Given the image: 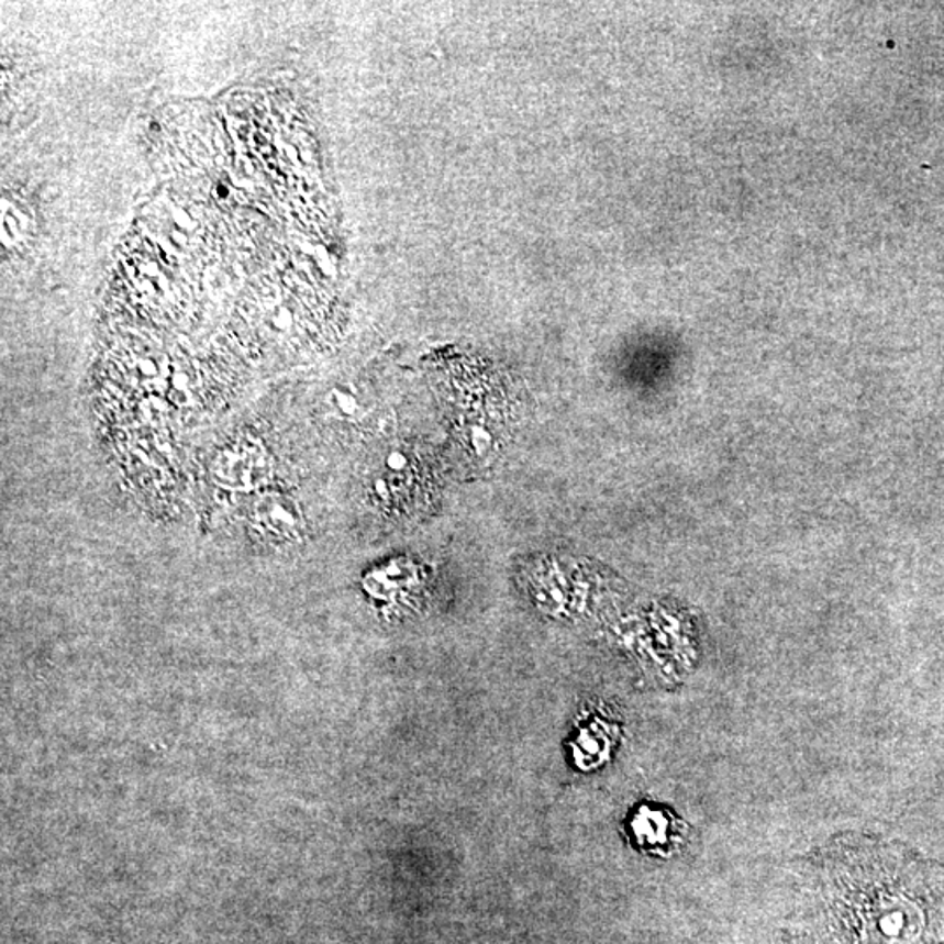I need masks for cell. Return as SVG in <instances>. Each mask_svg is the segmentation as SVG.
Listing matches in <instances>:
<instances>
[{"mask_svg": "<svg viewBox=\"0 0 944 944\" xmlns=\"http://www.w3.org/2000/svg\"><path fill=\"white\" fill-rule=\"evenodd\" d=\"M799 911L810 944H911L923 911L914 864L868 836L837 837L808 857Z\"/></svg>", "mask_w": 944, "mask_h": 944, "instance_id": "6da1fadb", "label": "cell"}, {"mask_svg": "<svg viewBox=\"0 0 944 944\" xmlns=\"http://www.w3.org/2000/svg\"><path fill=\"white\" fill-rule=\"evenodd\" d=\"M263 520H265L266 529L274 530L275 523H280L284 525V529H292L295 525V518H292L291 509H289V504L287 502H280V500H275L274 502H269L265 509H263L262 513Z\"/></svg>", "mask_w": 944, "mask_h": 944, "instance_id": "7a4b0ae2", "label": "cell"}, {"mask_svg": "<svg viewBox=\"0 0 944 944\" xmlns=\"http://www.w3.org/2000/svg\"><path fill=\"white\" fill-rule=\"evenodd\" d=\"M387 466L393 470L402 469V467L407 466V458L402 454H392L387 458Z\"/></svg>", "mask_w": 944, "mask_h": 944, "instance_id": "3957f363", "label": "cell"}]
</instances>
